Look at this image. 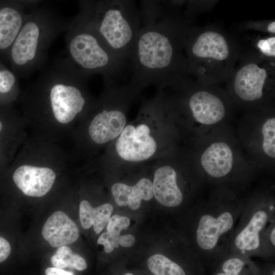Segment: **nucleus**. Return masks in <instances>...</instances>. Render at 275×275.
<instances>
[{
	"label": "nucleus",
	"mask_w": 275,
	"mask_h": 275,
	"mask_svg": "<svg viewBox=\"0 0 275 275\" xmlns=\"http://www.w3.org/2000/svg\"><path fill=\"white\" fill-rule=\"evenodd\" d=\"M224 89L235 110L245 112L274 104L275 62L253 50L241 49Z\"/></svg>",
	"instance_id": "ddd939ff"
},
{
	"label": "nucleus",
	"mask_w": 275,
	"mask_h": 275,
	"mask_svg": "<svg viewBox=\"0 0 275 275\" xmlns=\"http://www.w3.org/2000/svg\"><path fill=\"white\" fill-rule=\"evenodd\" d=\"M79 17L106 47L129 67L141 28L139 8L132 0L80 1Z\"/></svg>",
	"instance_id": "9b49d317"
},
{
	"label": "nucleus",
	"mask_w": 275,
	"mask_h": 275,
	"mask_svg": "<svg viewBox=\"0 0 275 275\" xmlns=\"http://www.w3.org/2000/svg\"><path fill=\"white\" fill-rule=\"evenodd\" d=\"M111 193L118 205L128 206L132 210L139 209L142 200L150 201L154 197L152 181L145 177L140 179L133 185L115 183L111 187Z\"/></svg>",
	"instance_id": "aec40b11"
},
{
	"label": "nucleus",
	"mask_w": 275,
	"mask_h": 275,
	"mask_svg": "<svg viewBox=\"0 0 275 275\" xmlns=\"http://www.w3.org/2000/svg\"><path fill=\"white\" fill-rule=\"evenodd\" d=\"M124 275H133V274H132L131 273H125Z\"/></svg>",
	"instance_id": "473e14b6"
},
{
	"label": "nucleus",
	"mask_w": 275,
	"mask_h": 275,
	"mask_svg": "<svg viewBox=\"0 0 275 275\" xmlns=\"http://www.w3.org/2000/svg\"><path fill=\"white\" fill-rule=\"evenodd\" d=\"M119 236L108 232L103 233L98 238L97 243L104 245V250L106 253H111L115 248L119 246Z\"/></svg>",
	"instance_id": "cd10ccee"
},
{
	"label": "nucleus",
	"mask_w": 275,
	"mask_h": 275,
	"mask_svg": "<svg viewBox=\"0 0 275 275\" xmlns=\"http://www.w3.org/2000/svg\"><path fill=\"white\" fill-rule=\"evenodd\" d=\"M130 225L128 217L119 215L111 217L107 224V232L115 235L120 236L122 230L127 229Z\"/></svg>",
	"instance_id": "bb28decb"
},
{
	"label": "nucleus",
	"mask_w": 275,
	"mask_h": 275,
	"mask_svg": "<svg viewBox=\"0 0 275 275\" xmlns=\"http://www.w3.org/2000/svg\"><path fill=\"white\" fill-rule=\"evenodd\" d=\"M216 3L215 1H187L183 15L192 20L196 14L211 9Z\"/></svg>",
	"instance_id": "a878e982"
},
{
	"label": "nucleus",
	"mask_w": 275,
	"mask_h": 275,
	"mask_svg": "<svg viewBox=\"0 0 275 275\" xmlns=\"http://www.w3.org/2000/svg\"><path fill=\"white\" fill-rule=\"evenodd\" d=\"M51 262L54 267L64 269L67 267L81 271L87 267V263L81 256L74 253L66 246L59 247L51 258Z\"/></svg>",
	"instance_id": "b1692460"
},
{
	"label": "nucleus",
	"mask_w": 275,
	"mask_h": 275,
	"mask_svg": "<svg viewBox=\"0 0 275 275\" xmlns=\"http://www.w3.org/2000/svg\"><path fill=\"white\" fill-rule=\"evenodd\" d=\"M192 20L182 13L166 12L141 26L130 56L129 83L137 88L171 87L188 77L185 46Z\"/></svg>",
	"instance_id": "f03ea898"
},
{
	"label": "nucleus",
	"mask_w": 275,
	"mask_h": 275,
	"mask_svg": "<svg viewBox=\"0 0 275 275\" xmlns=\"http://www.w3.org/2000/svg\"><path fill=\"white\" fill-rule=\"evenodd\" d=\"M241 52L233 34L219 25L193 26L185 46L187 75L205 85L226 83L235 70Z\"/></svg>",
	"instance_id": "0eeeda50"
},
{
	"label": "nucleus",
	"mask_w": 275,
	"mask_h": 275,
	"mask_svg": "<svg viewBox=\"0 0 275 275\" xmlns=\"http://www.w3.org/2000/svg\"><path fill=\"white\" fill-rule=\"evenodd\" d=\"M11 246L4 238L0 236V263L6 260L10 255Z\"/></svg>",
	"instance_id": "c85d7f7f"
},
{
	"label": "nucleus",
	"mask_w": 275,
	"mask_h": 275,
	"mask_svg": "<svg viewBox=\"0 0 275 275\" xmlns=\"http://www.w3.org/2000/svg\"><path fill=\"white\" fill-rule=\"evenodd\" d=\"M72 21L47 2L42 1L29 12L7 59L18 78L31 76L47 63L51 44Z\"/></svg>",
	"instance_id": "1a4fd4ad"
},
{
	"label": "nucleus",
	"mask_w": 275,
	"mask_h": 275,
	"mask_svg": "<svg viewBox=\"0 0 275 275\" xmlns=\"http://www.w3.org/2000/svg\"><path fill=\"white\" fill-rule=\"evenodd\" d=\"M42 235L51 246L59 248L76 241L79 236V229L67 215L57 211L45 222Z\"/></svg>",
	"instance_id": "6ab92c4d"
},
{
	"label": "nucleus",
	"mask_w": 275,
	"mask_h": 275,
	"mask_svg": "<svg viewBox=\"0 0 275 275\" xmlns=\"http://www.w3.org/2000/svg\"><path fill=\"white\" fill-rule=\"evenodd\" d=\"M70 167L71 157L61 143L33 133L3 173L11 176L24 195L41 198L51 191L58 175Z\"/></svg>",
	"instance_id": "9d476101"
},
{
	"label": "nucleus",
	"mask_w": 275,
	"mask_h": 275,
	"mask_svg": "<svg viewBox=\"0 0 275 275\" xmlns=\"http://www.w3.org/2000/svg\"><path fill=\"white\" fill-rule=\"evenodd\" d=\"M152 180L153 196L162 206L188 208L206 184L189 149L184 146L158 159Z\"/></svg>",
	"instance_id": "f8f14e48"
},
{
	"label": "nucleus",
	"mask_w": 275,
	"mask_h": 275,
	"mask_svg": "<svg viewBox=\"0 0 275 275\" xmlns=\"http://www.w3.org/2000/svg\"><path fill=\"white\" fill-rule=\"evenodd\" d=\"M244 205L230 240L228 252L260 257L263 238L275 224L274 180L260 182L244 193Z\"/></svg>",
	"instance_id": "4468645a"
},
{
	"label": "nucleus",
	"mask_w": 275,
	"mask_h": 275,
	"mask_svg": "<svg viewBox=\"0 0 275 275\" xmlns=\"http://www.w3.org/2000/svg\"><path fill=\"white\" fill-rule=\"evenodd\" d=\"M259 264L252 258L228 252L211 270L210 275H259Z\"/></svg>",
	"instance_id": "412c9836"
},
{
	"label": "nucleus",
	"mask_w": 275,
	"mask_h": 275,
	"mask_svg": "<svg viewBox=\"0 0 275 275\" xmlns=\"http://www.w3.org/2000/svg\"><path fill=\"white\" fill-rule=\"evenodd\" d=\"M135 241V237L131 234L120 235L118 239L119 245H121L125 248H129L131 246L134 244Z\"/></svg>",
	"instance_id": "7c9ffc66"
},
{
	"label": "nucleus",
	"mask_w": 275,
	"mask_h": 275,
	"mask_svg": "<svg viewBox=\"0 0 275 275\" xmlns=\"http://www.w3.org/2000/svg\"><path fill=\"white\" fill-rule=\"evenodd\" d=\"M45 273L46 275H74L72 272L54 267L46 268Z\"/></svg>",
	"instance_id": "2f4dec72"
},
{
	"label": "nucleus",
	"mask_w": 275,
	"mask_h": 275,
	"mask_svg": "<svg viewBox=\"0 0 275 275\" xmlns=\"http://www.w3.org/2000/svg\"><path fill=\"white\" fill-rule=\"evenodd\" d=\"M181 140L170 116L161 90L145 102L137 119L127 122L115 140L118 156L128 162H140L160 157L179 148Z\"/></svg>",
	"instance_id": "423d86ee"
},
{
	"label": "nucleus",
	"mask_w": 275,
	"mask_h": 275,
	"mask_svg": "<svg viewBox=\"0 0 275 275\" xmlns=\"http://www.w3.org/2000/svg\"><path fill=\"white\" fill-rule=\"evenodd\" d=\"M0 174L1 175L2 174V173L1 171H0Z\"/></svg>",
	"instance_id": "72a5a7b5"
},
{
	"label": "nucleus",
	"mask_w": 275,
	"mask_h": 275,
	"mask_svg": "<svg viewBox=\"0 0 275 275\" xmlns=\"http://www.w3.org/2000/svg\"><path fill=\"white\" fill-rule=\"evenodd\" d=\"M236 32H253L275 35L274 20L248 21L240 23Z\"/></svg>",
	"instance_id": "393cba45"
},
{
	"label": "nucleus",
	"mask_w": 275,
	"mask_h": 275,
	"mask_svg": "<svg viewBox=\"0 0 275 275\" xmlns=\"http://www.w3.org/2000/svg\"><path fill=\"white\" fill-rule=\"evenodd\" d=\"M259 266V275H275L274 262L266 261L262 266Z\"/></svg>",
	"instance_id": "c756f323"
},
{
	"label": "nucleus",
	"mask_w": 275,
	"mask_h": 275,
	"mask_svg": "<svg viewBox=\"0 0 275 275\" xmlns=\"http://www.w3.org/2000/svg\"><path fill=\"white\" fill-rule=\"evenodd\" d=\"M42 1L0 0V60L8 59L10 49L29 12Z\"/></svg>",
	"instance_id": "a211bd4d"
},
{
	"label": "nucleus",
	"mask_w": 275,
	"mask_h": 275,
	"mask_svg": "<svg viewBox=\"0 0 275 275\" xmlns=\"http://www.w3.org/2000/svg\"><path fill=\"white\" fill-rule=\"evenodd\" d=\"M22 91L16 103L34 133L61 143L71 135L94 99L90 77L66 57L47 63Z\"/></svg>",
	"instance_id": "f257e3e1"
},
{
	"label": "nucleus",
	"mask_w": 275,
	"mask_h": 275,
	"mask_svg": "<svg viewBox=\"0 0 275 275\" xmlns=\"http://www.w3.org/2000/svg\"><path fill=\"white\" fill-rule=\"evenodd\" d=\"M205 189L187 208L185 239L210 271L228 252L244 205L245 191L225 186Z\"/></svg>",
	"instance_id": "7ed1b4c3"
},
{
	"label": "nucleus",
	"mask_w": 275,
	"mask_h": 275,
	"mask_svg": "<svg viewBox=\"0 0 275 275\" xmlns=\"http://www.w3.org/2000/svg\"><path fill=\"white\" fill-rule=\"evenodd\" d=\"M161 90L172 121L186 146L214 128L231 125L234 118L235 107L219 86L205 85L187 77Z\"/></svg>",
	"instance_id": "20e7f679"
},
{
	"label": "nucleus",
	"mask_w": 275,
	"mask_h": 275,
	"mask_svg": "<svg viewBox=\"0 0 275 275\" xmlns=\"http://www.w3.org/2000/svg\"><path fill=\"white\" fill-rule=\"evenodd\" d=\"M186 147L207 186L245 191L260 173L244 153L231 125L214 128Z\"/></svg>",
	"instance_id": "39448f33"
},
{
	"label": "nucleus",
	"mask_w": 275,
	"mask_h": 275,
	"mask_svg": "<svg viewBox=\"0 0 275 275\" xmlns=\"http://www.w3.org/2000/svg\"><path fill=\"white\" fill-rule=\"evenodd\" d=\"M103 79V92L90 103L71 134L78 150L87 151L115 140L127 123L130 105L141 91L129 82L119 85Z\"/></svg>",
	"instance_id": "6e6552de"
},
{
	"label": "nucleus",
	"mask_w": 275,
	"mask_h": 275,
	"mask_svg": "<svg viewBox=\"0 0 275 275\" xmlns=\"http://www.w3.org/2000/svg\"><path fill=\"white\" fill-rule=\"evenodd\" d=\"M15 103L0 107V171H4L14 159L26 140L27 126Z\"/></svg>",
	"instance_id": "f3484780"
},
{
	"label": "nucleus",
	"mask_w": 275,
	"mask_h": 275,
	"mask_svg": "<svg viewBox=\"0 0 275 275\" xmlns=\"http://www.w3.org/2000/svg\"><path fill=\"white\" fill-rule=\"evenodd\" d=\"M20 93L18 78L0 60V107L16 103Z\"/></svg>",
	"instance_id": "5701e85b"
},
{
	"label": "nucleus",
	"mask_w": 275,
	"mask_h": 275,
	"mask_svg": "<svg viewBox=\"0 0 275 275\" xmlns=\"http://www.w3.org/2000/svg\"><path fill=\"white\" fill-rule=\"evenodd\" d=\"M236 135L247 157L260 171L274 173V104L244 112L238 122Z\"/></svg>",
	"instance_id": "dca6fc26"
},
{
	"label": "nucleus",
	"mask_w": 275,
	"mask_h": 275,
	"mask_svg": "<svg viewBox=\"0 0 275 275\" xmlns=\"http://www.w3.org/2000/svg\"><path fill=\"white\" fill-rule=\"evenodd\" d=\"M65 39L67 58L80 71L91 77L101 75L116 81L128 65L109 50L97 34L76 15Z\"/></svg>",
	"instance_id": "2eb2a0df"
},
{
	"label": "nucleus",
	"mask_w": 275,
	"mask_h": 275,
	"mask_svg": "<svg viewBox=\"0 0 275 275\" xmlns=\"http://www.w3.org/2000/svg\"><path fill=\"white\" fill-rule=\"evenodd\" d=\"M79 219L85 229L93 226L96 234H99L107 225L114 210L113 206L106 203L93 207L87 200L80 202L79 208Z\"/></svg>",
	"instance_id": "4be33fe9"
}]
</instances>
